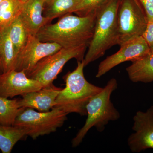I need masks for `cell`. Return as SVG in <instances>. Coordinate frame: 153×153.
<instances>
[{
    "label": "cell",
    "mask_w": 153,
    "mask_h": 153,
    "mask_svg": "<svg viewBox=\"0 0 153 153\" xmlns=\"http://www.w3.org/2000/svg\"><path fill=\"white\" fill-rule=\"evenodd\" d=\"M79 0H48L44 4V16L52 21L66 15L71 13Z\"/></svg>",
    "instance_id": "obj_18"
},
{
    "label": "cell",
    "mask_w": 153,
    "mask_h": 153,
    "mask_svg": "<svg viewBox=\"0 0 153 153\" xmlns=\"http://www.w3.org/2000/svg\"><path fill=\"white\" fill-rule=\"evenodd\" d=\"M142 6L148 21H153V0H138Z\"/></svg>",
    "instance_id": "obj_23"
},
{
    "label": "cell",
    "mask_w": 153,
    "mask_h": 153,
    "mask_svg": "<svg viewBox=\"0 0 153 153\" xmlns=\"http://www.w3.org/2000/svg\"><path fill=\"white\" fill-rule=\"evenodd\" d=\"M87 47L80 46L61 48L54 54L44 57L39 61L27 76L39 81L44 87L52 85L69 60L73 58H75L77 61L83 60Z\"/></svg>",
    "instance_id": "obj_7"
},
{
    "label": "cell",
    "mask_w": 153,
    "mask_h": 153,
    "mask_svg": "<svg viewBox=\"0 0 153 153\" xmlns=\"http://www.w3.org/2000/svg\"><path fill=\"white\" fill-rule=\"evenodd\" d=\"M45 2V0H29L24 4L20 17L30 35L36 36L41 28L52 21L43 16Z\"/></svg>",
    "instance_id": "obj_13"
},
{
    "label": "cell",
    "mask_w": 153,
    "mask_h": 153,
    "mask_svg": "<svg viewBox=\"0 0 153 153\" xmlns=\"http://www.w3.org/2000/svg\"><path fill=\"white\" fill-rule=\"evenodd\" d=\"M133 130L128 144L133 153L153 149V105L146 111H139L133 117Z\"/></svg>",
    "instance_id": "obj_10"
},
{
    "label": "cell",
    "mask_w": 153,
    "mask_h": 153,
    "mask_svg": "<svg viewBox=\"0 0 153 153\" xmlns=\"http://www.w3.org/2000/svg\"><path fill=\"white\" fill-rule=\"evenodd\" d=\"M96 10L85 16L66 14L55 24L44 26L36 36L42 42H55L62 48L89 46L93 38Z\"/></svg>",
    "instance_id": "obj_1"
},
{
    "label": "cell",
    "mask_w": 153,
    "mask_h": 153,
    "mask_svg": "<svg viewBox=\"0 0 153 153\" xmlns=\"http://www.w3.org/2000/svg\"><path fill=\"white\" fill-rule=\"evenodd\" d=\"M7 31L9 38L13 44L17 58L19 52L27 44L30 35L20 16L11 24Z\"/></svg>",
    "instance_id": "obj_19"
},
{
    "label": "cell",
    "mask_w": 153,
    "mask_h": 153,
    "mask_svg": "<svg viewBox=\"0 0 153 153\" xmlns=\"http://www.w3.org/2000/svg\"><path fill=\"white\" fill-rule=\"evenodd\" d=\"M148 20L138 0H120L117 13L118 41L120 46L142 36Z\"/></svg>",
    "instance_id": "obj_6"
},
{
    "label": "cell",
    "mask_w": 153,
    "mask_h": 153,
    "mask_svg": "<svg viewBox=\"0 0 153 153\" xmlns=\"http://www.w3.org/2000/svg\"><path fill=\"white\" fill-rule=\"evenodd\" d=\"M62 48L55 42L40 41L37 36L29 35L27 42L17 56L14 69L28 74L39 61Z\"/></svg>",
    "instance_id": "obj_8"
},
{
    "label": "cell",
    "mask_w": 153,
    "mask_h": 153,
    "mask_svg": "<svg viewBox=\"0 0 153 153\" xmlns=\"http://www.w3.org/2000/svg\"><path fill=\"white\" fill-rule=\"evenodd\" d=\"M24 4L20 0H4L0 3V33L20 16Z\"/></svg>",
    "instance_id": "obj_16"
},
{
    "label": "cell",
    "mask_w": 153,
    "mask_h": 153,
    "mask_svg": "<svg viewBox=\"0 0 153 153\" xmlns=\"http://www.w3.org/2000/svg\"><path fill=\"white\" fill-rule=\"evenodd\" d=\"M62 88L53 84L32 91L19 98L21 108H30L40 112H47L55 106L57 96Z\"/></svg>",
    "instance_id": "obj_12"
},
{
    "label": "cell",
    "mask_w": 153,
    "mask_h": 153,
    "mask_svg": "<svg viewBox=\"0 0 153 153\" xmlns=\"http://www.w3.org/2000/svg\"><path fill=\"white\" fill-rule=\"evenodd\" d=\"M117 85L116 79L111 78L101 91L91 99L86 106V121L72 140V147L79 146L92 127H95L99 132H102L110 121L117 120L120 118L119 112L111 100V96L117 89Z\"/></svg>",
    "instance_id": "obj_4"
},
{
    "label": "cell",
    "mask_w": 153,
    "mask_h": 153,
    "mask_svg": "<svg viewBox=\"0 0 153 153\" xmlns=\"http://www.w3.org/2000/svg\"><path fill=\"white\" fill-rule=\"evenodd\" d=\"M82 60L77 61V66L74 71H68L63 76L65 87L60 91L55 101L54 107L68 114L74 113L86 115L87 103L103 88L91 84L85 79Z\"/></svg>",
    "instance_id": "obj_3"
},
{
    "label": "cell",
    "mask_w": 153,
    "mask_h": 153,
    "mask_svg": "<svg viewBox=\"0 0 153 153\" xmlns=\"http://www.w3.org/2000/svg\"><path fill=\"white\" fill-rule=\"evenodd\" d=\"M16 59L13 44L9 38L7 29L0 33V62L2 73L14 69Z\"/></svg>",
    "instance_id": "obj_17"
},
{
    "label": "cell",
    "mask_w": 153,
    "mask_h": 153,
    "mask_svg": "<svg viewBox=\"0 0 153 153\" xmlns=\"http://www.w3.org/2000/svg\"><path fill=\"white\" fill-rule=\"evenodd\" d=\"M39 81L31 79L23 71L15 69L1 74L0 96L13 98L17 96L25 95L43 88Z\"/></svg>",
    "instance_id": "obj_11"
},
{
    "label": "cell",
    "mask_w": 153,
    "mask_h": 153,
    "mask_svg": "<svg viewBox=\"0 0 153 153\" xmlns=\"http://www.w3.org/2000/svg\"><path fill=\"white\" fill-rule=\"evenodd\" d=\"M21 109L19 98L10 100L0 96V123L5 126L13 125Z\"/></svg>",
    "instance_id": "obj_20"
},
{
    "label": "cell",
    "mask_w": 153,
    "mask_h": 153,
    "mask_svg": "<svg viewBox=\"0 0 153 153\" xmlns=\"http://www.w3.org/2000/svg\"><path fill=\"white\" fill-rule=\"evenodd\" d=\"M120 0H105L96 10L93 38L83 59L84 66L104 55L107 50L118 45L117 13Z\"/></svg>",
    "instance_id": "obj_2"
},
{
    "label": "cell",
    "mask_w": 153,
    "mask_h": 153,
    "mask_svg": "<svg viewBox=\"0 0 153 153\" xmlns=\"http://www.w3.org/2000/svg\"><path fill=\"white\" fill-rule=\"evenodd\" d=\"M105 0H79L71 11L79 16H85L95 12Z\"/></svg>",
    "instance_id": "obj_21"
},
{
    "label": "cell",
    "mask_w": 153,
    "mask_h": 153,
    "mask_svg": "<svg viewBox=\"0 0 153 153\" xmlns=\"http://www.w3.org/2000/svg\"><path fill=\"white\" fill-rule=\"evenodd\" d=\"M4 1V0H0V3L2 1Z\"/></svg>",
    "instance_id": "obj_25"
},
{
    "label": "cell",
    "mask_w": 153,
    "mask_h": 153,
    "mask_svg": "<svg viewBox=\"0 0 153 153\" xmlns=\"http://www.w3.org/2000/svg\"><path fill=\"white\" fill-rule=\"evenodd\" d=\"M120 47V49L118 52L100 62L96 75L97 78L103 76L121 63L128 61L133 62L140 59L150 49L142 36L128 41Z\"/></svg>",
    "instance_id": "obj_9"
},
{
    "label": "cell",
    "mask_w": 153,
    "mask_h": 153,
    "mask_svg": "<svg viewBox=\"0 0 153 153\" xmlns=\"http://www.w3.org/2000/svg\"><path fill=\"white\" fill-rule=\"evenodd\" d=\"M129 78L134 82L149 83L153 81V47L140 59L132 62L126 68Z\"/></svg>",
    "instance_id": "obj_14"
},
{
    "label": "cell",
    "mask_w": 153,
    "mask_h": 153,
    "mask_svg": "<svg viewBox=\"0 0 153 153\" xmlns=\"http://www.w3.org/2000/svg\"><path fill=\"white\" fill-rule=\"evenodd\" d=\"M142 37L150 48L153 47V21H148L146 27Z\"/></svg>",
    "instance_id": "obj_22"
},
{
    "label": "cell",
    "mask_w": 153,
    "mask_h": 153,
    "mask_svg": "<svg viewBox=\"0 0 153 153\" xmlns=\"http://www.w3.org/2000/svg\"><path fill=\"white\" fill-rule=\"evenodd\" d=\"M1 74H0V77H1Z\"/></svg>",
    "instance_id": "obj_28"
},
{
    "label": "cell",
    "mask_w": 153,
    "mask_h": 153,
    "mask_svg": "<svg viewBox=\"0 0 153 153\" xmlns=\"http://www.w3.org/2000/svg\"><path fill=\"white\" fill-rule=\"evenodd\" d=\"M46 1H48V0H45Z\"/></svg>",
    "instance_id": "obj_27"
},
{
    "label": "cell",
    "mask_w": 153,
    "mask_h": 153,
    "mask_svg": "<svg viewBox=\"0 0 153 153\" xmlns=\"http://www.w3.org/2000/svg\"><path fill=\"white\" fill-rule=\"evenodd\" d=\"M27 136V130L22 127L0 123V150L3 153H10L19 141Z\"/></svg>",
    "instance_id": "obj_15"
},
{
    "label": "cell",
    "mask_w": 153,
    "mask_h": 153,
    "mask_svg": "<svg viewBox=\"0 0 153 153\" xmlns=\"http://www.w3.org/2000/svg\"><path fill=\"white\" fill-rule=\"evenodd\" d=\"M0 70H1V62H0Z\"/></svg>",
    "instance_id": "obj_26"
},
{
    "label": "cell",
    "mask_w": 153,
    "mask_h": 153,
    "mask_svg": "<svg viewBox=\"0 0 153 153\" xmlns=\"http://www.w3.org/2000/svg\"><path fill=\"white\" fill-rule=\"evenodd\" d=\"M67 115L55 107L47 112L37 111L30 108H22L13 126L26 129L28 136L35 140L57 131L67 120Z\"/></svg>",
    "instance_id": "obj_5"
},
{
    "label": "cell",
    "mask_w": 153,
    "mask_h": 153,
    "mask_svg": "<svg viewBox=\"0 0 153 153\" xmlns=\"http://www.w3.org/2000/svg\"><path fill=\"white\" fill-rule=\"evenodd\" d=\"M23 3V4H25V3L27 2L29 0H20Z\"/></svg>",
    "instance_id": "obj_24"
}]
</instances>
